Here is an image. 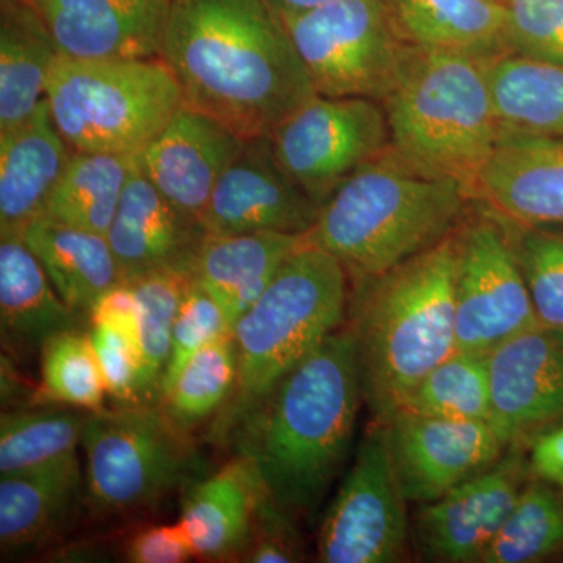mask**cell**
<instances>
[{"instance_id":"9","label":"cell","mask_w":563,"mask_h":563,"mask_svg":"<svg viewBox=\"0 0 563 563\" xmlns=\"http://www.w3.org/2000/svg\"><path fill=\"white\" fill-rule=\"evenodd\" d=\"M279 16L318 96L384 101L409 44L383 0H333Z\"/></svg>"},{"instance_id":"3","label":"cell","mask_w":563,"mask_h":563,"mask_svg":"<svg viewBox=\"0 0 563 563\" xmlns=\"http://www.w3.org/2000/svg\"><path fill=\"white\" fill-rule=\"evenodd\" d=\"M454 232L383 276L351 284L363 402L387 421L455 347Z\"/></svg>"},{"instance_id":"25","label":"cell","mask_w":563,"mask_h":563,"mask_svg":"<svg viewBox=\"0 0 563 563\" xmlns=\"http://www.w3.org/2000/svg\"><path fill=\"white\" fill-rule=\"evenodd\" d=\"M0 320L3 344L16 352L41 351L57 333L90 322L63 301L20 236L0 243Z\"/></svg>"},{"instance_id":"14","label":"cell","mask_w":563,"mask_h":563,"mask_svg":"<svg viewBox=\"0 0 563 563\" xmlns=\"http://www.w3.org/2000/svg\"><path fill=\"white\" fill-rule=\"evenodd\" d=\"M490 424L504 446L528 450L563 422V331L536 325L488 352Z\"/></svg>"},{"instance_id":"37","label":"cell","mask_w":563,"mask_h":563,"mask_svg":"<svg viewBox=\"0 0 563 563\" xmlns=\"http://www.w3.org/2000/svg\"><path fill=\"white\" fill-rule=\"evenodd\" d=\"M498 220L523 274L537 320L563 331V225H525L501 217Z\"/></svg>"},{"instance_id":"45","label":"cell","mask_w":563,"mask_h":563,"mask_svg":"<svg viewBox=\"0 0 563 563\" xmlns=\"http://www.w3.org/2000/svg\"><path fill=\"white\" fill-rule=\"evenodd\" d=\"M273 9L279 14L302 13V11L317 9L333 0H268Z\"/></svg>"},{"instance_id":"23","label":"cell","mask_w":563,"mask_h":563,"mask_svg":"<svg viewBox=\"0 0 563 563\" xmlns=\"http://www.w3.org/2000/svg\"><path fill=\"white\" fill-rule=\"evenodd\" d=\"M303 243L306 235L291 233H206L192 274L221 307L233 331L235 322L261 298L285 261Z\"/></svg>"},{"instance_id":"1","label":"cell","mask_w":563,"mask_h":563,"mask_svg":"<svg viewBox=\"0 0 563 563\" xmlns=\"http://www.w3.org/2000/svg\"><path fill=\"white\" fill-rule=\"evenodd\" d=\"M161 58L184 106L266 139L317 92L268 0H172Z\"/></svg>"},{"instance_id":"29","label":"cell","mask_w":563,"mask_h":563,"mask_svg":"<svg viewBox=\"0 0 563 563\" xmlns=\"http://www.w3.org/2000/svg\"><path fill=\"white\" fill-rule=\"evenodd\" d=\"M487 70L504 131L563 136V65L503 54Z\"/></svg>"},{"instance_id":"16","label":"cell","mask_w":563,"mask_h":563,"mask_svg":"<svg viewBox=\"0 0 563 563\" xmlns=\"http://www.w3.org/2000/svg\"><path fill=\"white\" fill-rule=\"evenodd\" d=\"M320 206L285 174L268 136L247 141L211 192L201 218L209 235L280 232L307 235Z\"/></svg>"},{"instance_id":"40","label":"cell","mask_w":563,"mask_h":563,"mask_svg":"<svg viewBox=\"0 0 563 563\" xmlns=\"http://www.w3.org/2000/svg\"><path fill=\"white\" fill-rule=\"evenodd\" d=\"M306 561L296 518L266 496L255 517L250 544L240 562L295 563Z\"/></svg>"},{"instance_id":"27","label":"cell","mask_w":563,"mask_h":563,"mask_svg":"<svg viewBox=\"0 0 563 563\" xmlns=\"http://www.w3.org/2000/svg\"><path fill=\"white\" fill-rule=\"evenodd\" d=\"M407 44L468 52L493 58L507 54L504 0H383Z\"/></svg>"},{"instance_id":"7","label":"cell","mask_w":563,"mask_h":563,"mask_svg":"<svg viewBox=\"0 0 563 563\" xmlns=\"http://www.w3.org/2000/svg\"><path fill=\"white\" fill-rule=\"evenodd\" d=\"M52 120L74 152L139 155L184 107L161 57H58L47 79Z\"/></svg>"},{"instance_id":"21","label":"cell","mask_w":563,"mask_h":563,"mask_svg":"<svg viewBox=\"0 0 563 563\" xmlns=\"http://www.w3.org/2000/svg\"><path fill=\"white\" fill-rule=\"evenodd\" d=\"M70 155L46 99L29 120L0 132V239H22L46 213Z\"/></svg>"},{"instance_id":"19","label":"cell","mask_w":563,"mask_h":563,"mask_svg":"<svg viewBox=\"0 0 563 563\" xmlns=\"http://www.w3.org/2000/svg\"><path fill=\"white\" fill-rule=\"evenodd\" d=\"M474 202L525 225H563V136L501 131Z\"/></svg>"},{"instance_id":"46","label":"cell","mask_w":563,"mask_h":563,"mask_svg":"<svg viewBox=\"0 0 563 563\" xmlns=\"http://www.w3.org/2000/svg\"><path fill=\"white\" fill-rule=\"evenodd\" d=\"M562 495H563V493H562Z\"/></svg>"},{"instance_id":"18","label":"cell","mask_w":563,"mask_h":563,"mask_svg":"<svg viewBox=\"0 0 563 563\" xmlns=\"http://www.w3.org/2000/svg\"><path fill=\"white\" fill-rule=\"evenodd\" d=\"M62 57H161L172 0H29Z\"/></svg>"},{"instance_id":"17","label":"cell","mask_w":563,"mask_h":563,"mask_svg":"<svg viewBox=\"0 0 563 563\" xmlns=\"http://www.w3.org/2000/svg\"><path fill=\"white\" fill-rule=\"evenodd\" d=\"M247 141L209 114L184 106L139 154L140 168L177 210L201 222L218 180Z\"/></svg>"},{"instance_id":"28","label":"cell","mask_w":563,"mask_h":563,"mask_svg":"<svg viewBox=\"0 0 563 563\" xmlns=\"http://www.w3.org/2000/svg\"><path fill=\"white\" fill-rule=\"evenodd\" d=\"M60 57L29 0H2L0 14V132L29 120L46 99L47 79Z\"/></svg>"},{"instance_id":"38","label":"cell","mask_w":563,"mask_h":563,"mask_svg":"<svg viewBox=\"0 0 563 563\" xmlns=\"http://www.w3.org/2000/svg\"><path fill=\"white\" fill-rule=\"evenodd\" d=\"M507 54L563 65V0H504Z\"/></svg>"},{"instance_id":"36","label":"cell","mask_w":563,"mask_h":563,"mask_svg":"<svg viewBox=\"0 0 563 563\" xmlns=\"http://www.w3.org/2000/svg\"><path fill=\"white\" fill-rule=\"evenodd\" d=\"M41 388L36 404L102 409L107 396L101 363L90 332L74 329L57 333L41 347Z\"/></svg>"},{"instance_id":"44","label":"cell","mask_w":563,"mask_h":563,"mask_svg":"<svg viewBox=\"0 0 563 563\" xmlns=\"http://www.w3.org/2000/svg\"><path fill=\"white\" fill-rule=\"evenodd\" d=\"M526 453L532 476L563 490V422L540 433Z\"/></svg>"},{"instance_id":"32","label":"cell","mask_w":563,"mask_h":563,"mask_svg":"<svg viewBox=\"0 0 563 563\" xmlns=\"http://www.w3.org/2000/svg\"><path fill=\"white\" fill-rule=\"evenodd\" d=\"M191 277L192 268L165 266L122 280L135 292L140 307L141 402L161 401L163 377L172 354L174 321Z\"/></svg>"},{"instance_id":"5","label":"cell","mask_w":563,"mask_h":563,"mask_svg":"<svg viewBox=\"0 0 563 563\" xmlns=\"http://www.w3.org/2000/svg\"><path fill=\"white\" fill-rule=\"evenodd\" d=\"M380 103L391 150L418 172L459 181L473 196L503 131L487 58L409 44Z\"/></svg>"},{"instance_id":"41","label":"cell","mask_w":563,"mask_h":563,"mask_svg":"<svg viewBox=\"0 0 563 563\" xmlns=\"http://www.w3.org/2000/svg\"><path fill=\"white\" fill-rule=\"evenodd\" d=\"M90 335L101 363L107 395L120 404H136L140 399L143 354L122 333L107 328H91Z\"/></svg>"},{"instance_id":"26","label":"cell","mask_w":563,"mask_h":563,"mask_svg":"<svg viewBox=\"0 0 563 563\" xmlns=\"http://www.w3.org/2000/svg\"><path fill=\"white\" fill-rule=\"evenodd\" d=\"M22 240L38 258L63 301L84 317L88 318L103 292L121 282L106 235L41 217L29 224Z\"/></svg>"},{"instance_id":"20","label":"cell","mask_w":563,"mask_h":563,"mask_svg":"<svg viewBox=\"0 0 563 563\" xmlns=\"http://www.w3.org/2000/svg\"><path fill=\"white\" fill-rule=\"evenodd\" d=\"M106 236L122 282L165 266L195 268L206 232L154 187L136 157Z\"/></svg>"},{"instance_id":"24","label":"cell","mask_w":563,"mask_h":563,"mask_svg":"<svg viewBox=\"0 0 563 563\" xmlns=\"http://www.w3.org/2000/svg\"><path fill=\"white\" fill-rule=\"evenodd\" d=\"M79 457L33 472L0 476V550L3 558L35 550L69 525L84 501Z\"/></svg>"},{"instance_id":"42","label":"cell","mask_w":563,"mask_h":563,"mask_svg":"<svg viewBox=\"0 0 563 563\" xmlns=\"http://www.w3.org/2000/svg\"><path fill=\"white\" fill-rule=\"evenodd\" d=\"M124 555L132 563H184L195 558L190 539L179 521L154 525L133 533L124 544Z\"/></svg>"},{"instance_id":"34","label":"cell","mask_w":563,"mask_h":563,"mask_svg":"<svg viewBox=\"0 0 563 563\" xmlns=\"http://www.w3.org/2000/svg\"><path fill=\"white\" fill-rule=\"evenodd\" d=\"M404 412L455 421H490L488 357L455 351L404 399Z\"/></svg>"},{"instance_id":"43","label":"cell","mask_w":563,"mask_h":563,"mask_svg":"<svg viewBox=\"0 0 563 563\" xmlns=\"http://www.w3.org/2000/svg\"><path fill=\"white\" fill-rule=\"evenodd\" d=\"M91 328H107L131 340L141 354L140 307L135 292L125 282L111 287L96 301L88 314Z\"/></svg>"},{"instance_id":"2","label":"cell","mask_w":563,"mask_h":563,"mask_svg":"<svg viewBox=\"0 0 563 563\" xmlns=\"http://www.w3.org/2000/svg\"><path fill=\"white\" fill-rule=\"evenodd\" d=\"M362 401L354 336L344 324L282 377L225 446L250 463L272 501L313 525L350 457Z\"/></svg>"},{"instance_id":"22","label":"cell","mask_w":563,"mask_h":563,"mask_svg":"<svg viewBox=\"0 0 563 563\" xmlns=\"http://www.w3.org/2000/svg\"><path fill=\"white\" fill-rule=\"evenodd\" d=\"M266 496L261 477L239 455L218 472L191 481L185 487L179 523L190 539L195 558L240 562Z\"/></svg>"},{"instance_id":"33","label":"cell","mask_w":563,"mask_h":563,"mask_svg":"<svg viewBox=\"0 0 563 563\" xmlns=\"http://www.w3.org/2000/svg\"><path fill=\"white\" fill-rule=\"evenodd\" d=\"M236 372V347L229 333L196 352L162 393L158 404L174 424L191 432L213 421L228 406Z\"/></svg>"},{"instance_id":"12","label":"cell","mask_w":563,"mask_h":563,"mask_svg":"<svg viewBox=\"0 0 563 563\" xmlns=\"http://www.w3.org/2000/svg\"><path fill=\"white\" fill-rule=\"evenodd\" d=\"M268 140L280 168L320 207L391 147L383 103L318 95L280 121Z\"/></svg>"},{"instance_id":"11","label":"cell","mask_w":563,"mask_h":563,"mask_svg":"<svg viewBox=\"0 0 563 563\" xmlns=\"http://www.w3.org/2000/svg\"><path fill=\"white\" fill-rule=\"evenodd\" d=\"M455 347L487 355L540 322L501 221L473 202L454 231Z\"/></svg>"},{"instance_id":"15","label":"cell","mask_w":563,"mask_h":563,"mask_svg":"<svg viewBox=\"0 0 563 563\" xmlns=\"http://www.w3.org/2000/svg\"><path fill=\"white\" fill-rule=\"evenodd\" d=\"M387 422L404 496L418 506L490 468L507 451L488 421L443 420L398 410Z\"/></svg>"},{"instance_id":"6","label":"cell","mask_w":563,"mask_h":563,"mask_svg":"<svg viewBox=\"0 0 563 563\" xmlns=\"http://www.w3.org/2000/svg\"><path fill=\"white\" fill-rule=\"evenodd\" d=\"M347 309L350 277L342 263L306 240L233 325L239 372L228 406L210 422L211 442L225 446L282 377L346 324Z\"/></svg>"},{"instance_id":"39","label":"cell","mask_w":563,"mask_h":563,"mask_svg":"<svg viewBox=\"0 0 563 563\" xmlns=\"http://www.w3.org/2000/svg\"><path fill=\"white\" fill-rule=\"evenodd\" d=\"M229 333L232 329L221 307L192 274L174 321L172 354L163 377L162 393L196 352Z\"/></svg>"},{"instance_id":"8","label":"cell","mask_w":563,"mask_h":563,"mask_svg":"<svg viewBox=\"0 0 563 563\" xmlns=\"http://www.w3.org/2000/svg\"><path fill=\"white\" fill-rule=\"evenodd\" d=\"M81 448L84 503L96 517L154 509L201 474L190 432L174 424L161 404H121L90 412Z\"/></svg>"},{"instance_id":"31","label":"cell","mask_w":563,"mask_h":563,"mask_svg":"<svg viewBox=\"0 0 563 563\" xmlns=\"http://www.w3.org/2000/svg\"><path fill=\"white\" fill-rule=\"evenodd\" d=\"M90 410L54 406L3 412L0 476L33 472L77 455Z\"/></svg>"},{"instance_id":"30","label":"cell","mask_w":563,"mask_h":563,"mask_svg":"<svg viewBox=\"0 0 563 563\" xmlns=\"http://www.w3.org/2000/svg\"><path fill=\"white\" fill-rule=\"evenodd\" d=\"M136 157L73 151L43 217L107 235Z\"/></svg>"},{"instance_id":"4","label":"cell","mask_w":563,"mask_h":563,"mask_svg":"<svg viewBox=\"0 0 563 563\" xmlns=\"http://www.w3.org/2000/svg\"><path fill=\"white\" fill-rule=\"evenodd\" d=\"M473 202L468 188L418 172L390 147L332 192L306 240L357 284L443 242Z\"/></svg>"},{"instance_id":"35","label":"cell","mask_w":563,"mask_h":563,"mask_svg":"<svg viewBox=\"0 0 563 563\" xmlns=\"http://www.w3.org/2000/svg\"><path fill=\"white\" fill-rule=\"evenodd\" d=\"M563 554V495L531 477L483 563H537Z\"/></svg>"},{"instance_id":"10","label":"cell","mask_w":563,"mask_h":563,"mask_svg":"<svg viewBox=\"0 0 563 563\" xmlns=\"http://www.w3.org/2000/svg\"><path fill=\"white\" fill-rule=\"evenodd\" d=\"M388 422L374 418L354 462L321 518L317 558L322 563H399L409 555V520Z\"/></svg>"},{"instance_id":"13","label":"cell","mask_w":563,"mask_h":563,"mask_svg":"<svg viewBox=\"0 0 563 563\" xmlns=\"http://www.w3.org/2000/svg\"><path fill=\"white\" fill-rule=\"evenodd\" d=\"M531 477L526 450L509 448L490 468L442 498L420 504L410 528L418 558L424 562L483 563Z\"/></svg>"}]
</instances>
